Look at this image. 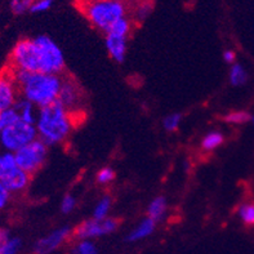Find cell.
Returning <instances> with one entry per match:
<instances>
[{"label": "cell", "mask_w": 254, "mask_h": 254, "mask_svg": "<svg viewBox=\"0 0 254 254\" xmlns=\"http://www.w3.org/2000/svg\"><path fill=\"white\" fill-rule=\"evenodd\" d=\"M223 119H225L226 123H229V124L239 126V124H244L248 120H252V116L248 113H245V111H232V113L227 114Z\"/></svg>", "instance_id": "4316f807"}, {"label": "cell", "mask_w": 254, "mask_h": 254, "mask_svg": "<svg viewBox=\"0 0 254 254\" xmlns=\"http://www.w3.org/2000/svg\"><path fill=\"white\" fill-rule=\"evenodd\" d=\"M113 206V199L110 195H105L97 201L96 206L93 209V218L97 221H102V219L109 218L110 210Z\"/></svg>", "instance_id": "ac0fdd59"}, {"label": "cell", "mask_w": 254, "mask_h": 254, "mask_svg": "<svg viewBox=\"0 0 254 254\" xmlns=\"http://www.w3.org/2000/svg\"><path fill=\"white\" fill-rule=\"evenodd\" d=\"M118 227H119V221L113 217H109L102 221L92 218L81 222L72 231V234L79 240H93L96 238H102V236L113 234Z\"/></svg>", "instance_id": "52a82bcc"}, {"label": "cell", "mask_w": 254, "mask_h": 254, "mask_svg": "<svg viewBox=\"0 0 254 254\" xmlns=\"http://www.w3.org/2000/svg\"><path fill=\"white\" fill-rule=\"evenodd\" d=\"M72 230L68 226H62L58 229L49 232L44 238L39 239L34 245V253L35 254H51L57 251L62 244L71 236Z\"/></svg>", "instance_id": "9c48e42d"}, {"label": "cell", "mask_w": 254, "mask_h": 254, "mask_svg": "<svg viewBox=\"0 0 254 254\" xmlns=\"http://www.w3.org/2000/svg\"><path fill=\"white\" fill-rule=\"evenodd\" d=\"M10 68L13 70L61 75L64 70L62 49L48 35L22 39L12 49Z\"/></svg>", "instance_id": "6da1fadb"}, {"label": "cell", "mask_w": 254, "mask_h": 254, "mask_svg": "<svg viewBox=\"0 0 254 254\" xmlns=\"http://www.w3.org/2000/svg\"><path fill=\"white\" fill-rule=\"evenodd\" d=\"M35 139H38L35 126L17 120L0 134V148L14 154Z\"/></svg>", "instance_id": "5b68a950"}, {"label": "cell", "mask_w": 254, "mask_h": 254, "mask_svg": "<svg viewBox=\"0 0 254 254\" xmlns=\"http://www.w3.org/2000/svg\"><path fill=\"white\" fill-rule=\"evenodd\" d=\"M9 70L22 98L38 107V110L53 105L58 101L62 85L61 75L29 72L13 68Z\"/></svg>", "instance_id": "7a4b0ae2"}, {"label": "cell", "mask_w": 254, "mask_h": 254, "mask_svg": "<svg viewBox=\"0 0 254 254\" xmlns=\"http://www.w3.org/2000/svg\"><path fill=\"white\" fill-rule=\"evenodd\" d=\"M115 1H120V3H126L127 0H115Z\"/></svg>", "instance_id": "836d02e7"}, {"label": "cell", "mask_w": 254, "mask_h": 254, "mask_svg": "<svg viewBox=\"0 0 254 254\" xmlns=\"http://www.w3.org/2000/svg\"><path fill=\"white\" fill-rule=\"evenodd\" d=\"M130 29H132V23L127 17H124V18L119 19L118 22L114 23L106 34H114V35L128 38L129 34H130Z\"/></svg>", "instance_id": "44dd1931"}, {"label": "cell", "mask_w": 254, "mask_h": 254, "mask_svg": "<svg viewBox=\"0 0 254 254\" xmlns=\"http://www.w3.org/2000/svg\"><path fill=\"white\" fill-rule=\"evenodd\" d=\"M18 119V115L14 111V109L6 110V111H3L0 113V134L5 130L9 126H12L13 123H16Z\"/></svg>", "instance_id": "cb8c5ba5"}, {"label": "cell", "mask_w": 254, "mask_h": 254, "mask_svg": "<svg viewBox=\"0 0 254 254\" xmlns=\"http://www.w3.org/2000/svg\"><path fill=\"white\" fill-rule=\"evenodd\" d=\"M14 111L18 115V119L23 123H27V124H32L35 126L36 116H38V110L35 109V106L30 103L29 101H26L25 98H19L17 100L16 105L13 106Z\"/></svg>", "instance_id": "9a60e30c"}, {"label": "cell", "mask_w": 254, "mask_h": 254, "mask_svg": "<svg viewBox=\"0 0 254 254\" xmlns=\"http://www.w3.org/2000/svg\"><path fill=\"white\" fill-rule=\"evenodd\" d=\"M252 122H253V126H254V116H253V118H252Z\"/></svg>", "instance_id": "e575fe53"}, {"label": "cell", "mask_w": 254, "mask_h": 254, "mask_svg": "<svg viewBox=\"0 0 254 254\" xmlns=\"http://www.w3.org/2000/svg\"><path fill=\"white\" fill-rule=\"evenodd\" d=\"M77 200L74 195H71V193H67V195H64V199L61 201V210L64 214H70V213L74 212V209L76 208Z\"/></svg>", "instance_id": "f1b7e54d"}, {"label": "cell", "mask_w": 254, "mask_h": 254, "mask_svg": "<svg viewBox=\"0 0 254 254\" xmlns=\"http://www.w3.org/2000/svg\"><path fill=\"white\" fill-rule=\"evenodd\" d=\"M223 60H225L226 64H235V60H236L235 52L231 51V49H229V51H225L223 52Z\"/></svg>", "instance_id": "d6a6232c"}, {"label": "cell", "mask_w": 254, "mask_h": 254, "mask_svg": "<svg viewBox=\"0 0 254 254\" xmlns=\"http://www.w3.org/2000/svg\"><path fill=\"white\" fill-rule=\"evenodd\" d=\"M47 156H48V146L43 143L40 139H35L14 152L17 167L29 173L30 176L42 169L43 165L45 164Z\"/></svg>", "instance_id": "8992f818"}, {"label": "cell", "mask_w": 254, "mask_h": 254, "mask_svg": "<svg viewBox=\"0 0 254 254\" xmlns=\"http://www.w3.org/2000/svg\"><path fill=\"white\" fill-rule=\"evenodd\" d=\"M31 176L29 173L23 172L18 167L13 169L10 173H8L3 180L0 181L6 189V191L13 195V193H21L29 187Z\"/></svg>", "instance_id": "8fae6325"}, {"label": "cell", "mask_w": 254, "mask_h": 254, "mask_svg": "<svg viewBox=\"0 0 254 254\" xmlns=\"http://www.w3.org/2000/svg\"><path fill=\"white\" fill-rule=\"evenodd\" d=\"M127 39L128 38L114 35V34H106V38H105V45H106L110 57L118 64H122L126 60L127 49H128Z\"/></svg>", "instance_id": "7c38bea8"}, {"label": "cell", "mask_w": 254, "mask_h": 254, "mask_svg": "<svg viewBox=\"0 0 254 254\" xmlns=\"http://www.w3.org/2000/svg\"><path fill=\"white\" fill-rule=\"evenodd\" d=\"M84 14L96 29L107 32L111 26L127 14L126 4L115 0H87Z\"/></svg>", "instance_id": "277c9868"}, {"label": "cell", "mask_w": 254, "mask_h": 254, "mask_svg": "<svg viewBox=\"0 0 254 254\" xmlns=\"http://www.w3.org/2000/svg\"><path fill=\"white\" fill-rule=\"evenodd\" d=\"M115 171L113 168L110 167H103L101 168L98 173L96 176V181L98 185H102V186H106V185L111 184L114 180H115Z\"/></svg>", "instance_id": "d4e9b609"}, {"label": "cell", "mask_w": 254, "mask_h": 254, "mask_svg": "<svg viewBox=\"0 0 254 254\" xmlns=\"http://www.w3.org/2000/svg\"><path fill=\"white\" fill-rule=\"evenodd\" d=\"M18 87L10 70L0 74V113L13 109L18 100Z\"/></svg>", "instance_id": "30bf717a"}, {"label": "cell", "mask_w": 254, "mask_h": 254, "mask_svg": "<svg viewBox=\"0 0 254 254\" xmlns=\"http://www.w3.org/2000/svg\"><path fill=\"white\" fill-rule=\"evenodd\" d=\"M38 139L48 146L60 145L70 137L74 128V114L61 103H53L38 110L35 122Z\"/></svg>", "instance_id": "3957f363"}, {"label": "cell", "mask_w": 254, "mask_h": 254, "mask_svg": "<svg viewBox=\"0 0 254 254\" xmlns=\"http://www.w3.org/2000/svg\"><path fill=\"white\" fill-rule=\"evenodd\" d=\"M17 168L14 154L8 151H0V181Z\"/></svg>", "instance_id": "ffe728a7"}, {"label": "cell", "mask_w": 254, "mask_h": 254, "mask_svg": "<svg viewBox=\"0 0 254 254\" xmlns=\"http://www.w3.org/2000/svg\"><path fill=\"white\" fill-rule=\"evenodd\" d=\"M83 101V92L79 84L71 77H62V85L58 94V103H61L66 110L74 114L79 109Z\"/></svg>", "instance_id": "ba28073f"}, {"label": "cell", "mask_w": 254, "mask_h": 254, "mask_svg": "<svg viewBox=\"0 0 254 254\" xmlns=\"http://www.w3.org/2000/svg\"><path fill=\"white\" fill-rule=\"evenodd\" d=\"M22 249V240L13 236L9 230L0 227V254H18Z\"/></svg>", "instance_id": "4fadbf2b"}, {"label": "cell", "mask_w": 254, "mask_h": 254, "mask_svg": "<svg viewBox=\"0 0 254 254\" xmlns=\"http://www.w3.org/2000/svg\"><path fill=\"white\" fill-rule=\"evenodd\" d=\"M150 12H151V5H150V3H143L137 8L135 16H137L138 19H145L150 14Z\"/></svg>", "instance_id": "1f68e13d"}, {"label": "cell", "mask_w": 254, "mask_h": 254, "mask_svg": "<svg viewBox=\"0 0 254 254\" xmlns=\"http://www.w3.org/2000/svg\"><path fill=\"white\" fill-rule=\"evenodd\" d=\"M155 227H156V222L152 221L151 218H143L138 225L135 226L132 231L129 232L128 236H127V240L129 243H137L141 242L143 239L151 236L155 231Z\"/></svg>", "instance_id": "5bb4252c"}, {"label": "cell", "mask_w": 254, "mask_h": 254, "mask_svg": "<svg viewBox=\"0 0 254 254\" xmlns=\"http://www.w3.org/2000/svg\"><path fill=\"white\" fill-rule=\"evenodd\" d=\"M168 209V201L165 196H156L151 200V203L147 206V217L151 218L155 222H159L164 218L167 214Z\"/></svg>", "instance_id": "2e32d148"}, {"label": "cell", "mask_w": 254, "mask_h": 254, "mask_svg": "<svg viewBox=\"0 0 254 254\" xmlns=\"http://www.w3.org/2000/svg\"><path fill=\"white\" fill-rule=\"evenodd\" d=\"M238 216L244 225L254 226V203H243L238 208Z\"/></svg>", "instance_id": "7402d4cb"}, {"label": "cell", "mask_w": 254, "mask_h": 254, "mask_svg": "<svg viewBox=\"0 0 254 254\" xmlns=\"http://www.w3.org/2000/svg\"><path fill=\"white\" fill-rule=\"evenodd\" d=\"M225 142V135L219 130H212V132L206 133L201 139V150L206 152L214 151L219 146H222Z\"/></svg>", "instance_id": "e0dca14e"}, {"label": "cell", "mask_w": 254, "mask_h": 254, "mask_svg": "<svg viewBox=\"0 0 254 254\" xmlns=\"http://www.w3.org/2000/svg\"><path fill=\"white\" fill-rule=\"evenodd\" d=\"M35 0H10V9L14 14L19 16L26 12H30Z\"/></svg>", "instance_id": "484cf974"}, {"label": "cell", "mask_w": 254, "mask_h": 254, "mask_svg": "<svg viewBox=\"0 0 254 254\" xmlns=\"http://www.w3.org/2000/svg\"><path fill=\"white\" fill-rule=\"evenodd\" d=\"M181 122H182V115H181V114H169V115H167L164 119H163V128L169 133L176 132V130L180 128Z\"/></svg>", "instance_id": "603a6c76"}, {"label": "cell", "mask_w": 254, "mask_h": 254, "mask_svg": "<svg viewBox=\"0 0 254 254\" xmlns=\"http://www.w3.org/2000/svg\"><path fill=\"white\" fill-rule=\"evenodd\" d=\"M53 3H55V0H35V3L32 4L30 12L31 13L47 12V10L51 9Z\"/></svg>", "instance_id": "f546056e"}, {"label": "cell", "mask_w": 254, "mask_h": 254, "mask_svg": "<svg viewBox=\"0 0 254 254\" xmlns=\"http://www.w3.org/2000/svg\"><path fill=\"white\" fill-rule=\"evenodd\" d=\"M75 254H98L96 244L92 240H79L74 249Z\"/></svg>", "instance_id": "83f0119b"}, {"label": "cell", "mask_w": 254, "mask_h": 254, "mask_svg": "<svg viewBox=\"0 0 254 254\" xmlns=\"http://www.w3.org/2000/svg\"><path fill=\"white\" fill-rule=\"evenodd\" d=\"M229 79L230 83L234 87H242L248 80V72H247V70H245L242 64H236L235 62L234 64H231Z\"/></svg>", "instance_id": "d6986e66"}, {"label": "cell", "mask_w": 254, "mask_h": 254, "mask_svg": "<svg viewBox=\"0 0 254 254\" xmlns=\"http://www.w3.org/2000/svg\"><path fill=\"white\" fill-rule=\"evenodd\" d=\"M10 200V193L6 191V189L4 187V185L0 182V210L4 209Z\"/></svg>", "instance_id": "4dcf8cb0"}]
</instances>
